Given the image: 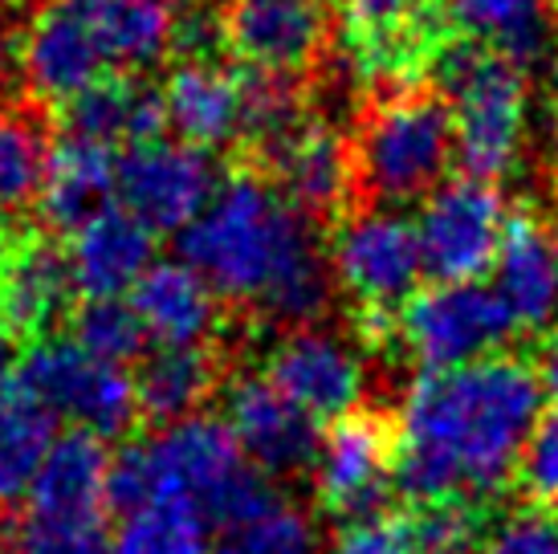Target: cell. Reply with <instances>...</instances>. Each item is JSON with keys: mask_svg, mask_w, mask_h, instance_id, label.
<instances>
[{"mask_svg": "<svg viewBox=\"0 0 558 554\" xmlns=\"http://www.w3.org/2000/svg\"><path fill=\"white\" fill-rule=\"evenodd\" d=\"M265 375L314 420H335L339 424L363 400V359H359V351L347 339L318 330V326L290 330L269 354Z\"/></svg>", "mask_w": 558, "mask_h": 554, "instance_id": "15", "label": "cell"}, {"mask_svg": "<svg viewBox=\"0 0 558 554\" xmlns=\"http://www.w3.org/2000/svg\"><path fill=\"white\" fill-rule=\"evenodd\" d=\"M449 16L465 41L497 49L522 70L550 49L555 29L546 0H449Z\"/></svg>", "mask_w": 558, "mask_h": 554, "instance_id": "27", "label": "cell"}, {"mask_svg": "<svg viewBox=\"0 0 558 554\" xmlns=\"http://www.w3.org/2000/svg\"><path fill=\"white\" fill-rule=\"evenodd\" d=\"M330 554H416L412 522L400 514H379L363 522H347Z\"/></svg>", "mask_w": 558, "mask_h": 554, "instance_id": "37", "label": "cell"}, {"mask_svg": "<svg viewBox=\"0 0 558 554\" xmlns=\"http://www.w3.org/2000/svg\"><path fill=\"white\" fill-rule=\"evenodd\" d=\"M494 290L518 330L558 326V229L538 213H513L494 265Z\"/></svg>", "mask_w": 558, "mask_h": 554, "instance_id": "16", "label": "cell"}, {"mask_svg": "<svg viewBox=\"0 0 558 554\" xmlns=\"http://www.w3.org/2000/svg\"><path fill=\"white\" fill-rule=\"evenodd\" d=\"M538 380H543V392H550L558 404V335L555 339H546L543 359H538Z\"/></svg>", "mask_w": 558, "mask_h": 554, "instance_id": "38", "label": "cell"}, {"mask_svg": "<svg viewBox=\"0 0 558 554\" xmlns=\"http://www.w3.org/2000/svg\"><path fill=\"white\" fill-rule=\"evenodd\" d=\"M433 13L436 0H342V16L355 37L359 58L384 74H403L420 58L433 62L424 46V25L433 21Z\"/></svg>", "mask_w": 558, "mask_h": 554, "instance_id": "26", "label": "cell"}, {"mask_svg": "<svg viewBox=\"0 0 558 554\" xmlns=\"http://www.w3.org/2000/svg\"><path fill=\"white\" fill-rule=\"evenodd\" d=\"M457 131L436 91L384 94L351 143L355 196L363 208H400L449 184Z\"/></svg>", "mask_w": 558, "mask_h": 554, "instance_id": "3", "label": "cell"}, {"mask_svg": "<svg viewBox=\"0 0 558 554\" xmlns=\"http://www.w3.org/2000/svg\"><path fill=\"white\" fill-rule=\"evenodd\" d=\"M119 155L110 147L86 143V138L62 135L49 152L46 188H41V216H46L49 237H74L94 216L114 208L119 184Z\"/></svg>", "mask_w": 558, "mask_h": 554, "instance_id": "20", "label": "cell"}, {"mask_svg": "<svg viewBox=\"0 0 558 554\" xmlns=\"http://www.w3.org/2000/svg\"><path fill=\"white\" fill-rule=\"evenodd\" d=\"M175 249L217 298L248 302L274 323L306 330L330 306V269L314 220L257 168L233 171L213 204L175 237Z\"/></svg>", "mask_w": 558, "mask_h": 554, "instance_id": "2", "label": "cell"}, {"mask_svg": "<svg viewBox=\"0 0 558 554\" xmlns=\"http://www.w3.org/2000/svg\"><path fill=\"white\" fill-rule=\"evenodd\" d=\"M546 131H550V147L558 155V98L550 103V115H546Z\"/></svg>", "mask_w": 558, "mask_h": 554, "instance_id": "41", "label": "cell"}, {"mask_svg": "<svg viewBox=\"0 0 558 554\" xmlns=\"http://www.w3.org/2000/svg\"><path fill=\"white\" fill-rule=\"evenodd\" d=\"M110 478L107 445L90 432L70 429L49 448L46 465L33 485V509L37 514H62V518H86L102 514Z\"/></svg>", "mask_w": 558, "mask_h": 554, "instance_id": "25", "label": "cell"}, {"mask_svg": "<svg viewBox=\"0 0 558 554\" xmlns=\"http://www.w3.org/2000/svg\"><path fill=\"white\" fill-rule=\"evenodd\" d=\"M21 65L37 98L49 103H70L86 86L110 77L102 53L94 46L74 9L65 0H53L25 25L21 37Z\"/></svg>", "mask_w": 558, "mask_h": 554, "instance_id": "18", "label": "cell"}, {"mask_svg": "<svg viewBox=\"0 0 558 554\" xmlns=\"http://www.w3.org/2000/svg\"><path fill=\"white\" fill-rule=\"evenodd\" d=\"M400 342L408 359L424 375L436 371L473 368L485 359H497V351L518 330L506 302L489 286H433L420 290L396 318Z\"/></svg>", "mask_w": 558, "mask_h": 554, "instance_id": "7", "label": "cell"}, {"mask_svg": "<svg viewBox=\"0 0 558 554\" xmlns=\"http://www.w3.org/2000/svg\"><path fill=\"white\" fill-rule=\"evenodd\" d=\"M396 453L400 432L375 412H351L323 436L314 465V490L326 514L342 526L391 514L396 497Z\"/></svg>", "mask_w": 558, "mask_h": 554, "instance_id": "9", "label": "cell"}, {"mask_svg": "<svg viewBox=\"0 0 558 554\" xmlns=\"http://www.w3.org/2000/svg\"><path fill=\"white\" fill-rule=\"evenodd\" d=\"M21 237V232H9V229H0V265H4V257H9V249H13V241Z\"/></svg>", "mask_w": 558, "mask_h": 554, "instance_id": "42", "label": "cell"}, {"mask_svg": "<svg viewBox=\"0 0 558 554\" xmlns=\"http://www.w3.org/2000/svg\"><path fill=\"white\" fill-rule=\"evenodd\" d=\"M436 94L445 98L457 131V164L469 180L497 184L513 171L526 135V70L497 49L457 37L433 49Z\"/></svg>", "mask_w": 558, "mask_h": 554, "instance_id": "4", "label": "cell"}, {"mask_svg": "<svg viewBox=\"0 0 558 554\" xmlns=\"http://www.w3.org/2000/svg\"><path fill=\"white\" fill-rule=\"evenodd\" d=\"M9 354H13V335L0 323V387H4V371H9Z\"/></svg>", "mask_w": 558, "mask_h": 554, "instance_id": "40", "label": "cell"}, {"mask_svg": "<svg viewBox=\"0 0 558 554\" xmlns=\"http://www.w3.org/2000/svg\"><path fill=\"white\" fill-rule=\"evenodd\" d=\"M330 274L342 293L363 310L372 335L391 330V314L420 293L424 257H420L416 220H408L396 208L347 213L330 245Z\"/></svg>", "mask_w": 558, "mask_h": 554, "instance_id": "5", "label": "cell"}, {"mask_svg": "<svg viewBox=\"0 0 558 554\" xmlns=\"http://www.w3.org/2000/svg\"><path fill=\"white\" fill-rule=\"evenodd\" d=\"M78 306L82 290L70 249L49 232H21L0 265V323L13 342L37 347L58 339V326L70 323Z\"/></svg>", "mask_w": 558, "mask_h": 554, "instance_id": "12", "label": "cell"}, {"mask_svg": "<svg viewBox=\"0 0 558 554\" xmlns=\"http://www.w3.org/2000/svg\"><path fill=\"white\" fill-rule=\"evenodd\" d=\"M229 429L262 478L314 473L323 453V432L269 375H245L229 387Z\"/></svg>", "mask_w": 558, "mask_h": 554, "instance_id": "13", "label": "cell"}, {"mask_svg": "<svg viewBox=\"0 0 558 554\" xmlns=\"http://www.w3.org/2000/svg\"><path fill=\"white\" fill-rule=\"evenodd\" d=\"M555 82H558V49H555Z\"/></svg>", "mask_w": 558, "mask_h": 554, "instance_id": "43", "label": "cell"}, {"mask_svg": "<svg viewBox=\"0 0 558 554\" xmlns=\"http://www.w3.org/2000/svg\"><path fill=\"white\" fill-rule=\"evenodd\" d=\"M481 554H558V514L522 509L489 530Z\"/></svg>", "mask_w": 558, "mask_h": 554, "instance_id": "36", "label": "cell"}, {"mask_svg": "<svg viewBox=\"0 0 558 554\" xmlns=\"http://www.w3.org/2000/svg\"><path fill=\"white\" fill-rule=\"evenodd\" d=\"M506 225L510 213L497 184H481L469 176L440 184L416 216L424 274L436 277V286L477 281L497 265Z\"/></svg>", "mask_w": 558, "mask_h": 554, "instance_id": "8", "label": "cell"}, {"mask_svg": "<svg viewBox=\"0 0 558 554\" xmlns=\"http://www.w3.org/2000/svg\"><path fill=\"white\" fill-rule=\"evenodd\" d=\"M416 554H473L481 546V506L449 502L408 514Z\"/></svg>", "mask_w": 558, "mask_h": 554, "instance_id": "34", "label": "cell"}, {"mask_svg": "<svg viewBox=\"0 0 558 554\" xmlns=\"http://www.w3.org/2000/svg\"><path fill=\"white\" fill-rule=\"evenodd\" d=\"M213 554H323V542L306 509L274 497L257 514L225 526L213 542Z\"/></svg>", "mask_w": 558, "mask_h": 554, "instance_id": "31", "label": "cell"}, {"mask_svg": "<svg viewBox=\"0 0 558 554\" xmlns=\"http://www.w3.org/2000/svg\"><path fill=\"white\" fill-rule=\"evenodd\" d=\"M13 387L25 392L53 420L62 416L78 432L98 441L123 436L140 420L135 380L123 368H110L86 354L74 339H46L25 347L13 368Z\"/></svg>", "mask_w": 558, "mask_h": 554, "instance_id": "6", "label": "cell"}, {"mask_svg": "<svg viewBox=\"0 0 558 554\" xmlns=\"http://www.w3.org/2000/svg\"><path fill=\"white\" fill-rule=\"evenodd\" d=\"M131 306L159 347H213L217 339V293L184 262L151 265L131 290Z\"/></svg>", "mask_w": 558, "mask_h": 554, "instance_id": "21", "label": "cell"}, {"mask_svg": "<svg viewBox=\"0 0 558 554\" xmlns=\"http://www.w3.org/2000/svg\"><path fill=\"white\" fill-rule=\"evenodd\" d=\"M168 123L180 143L196 152H217L241 143V77L217 62H184L163 82Z\"/></svg>", "mask_w": 558, "mask_h": 554, "instance_id": "23", "label": "cell"}, {"mask_svg": "<svg viewBox=\"0 0 558 554\" xmlns=\"http://www.w3.org/2000/svg\"><path fill=\"white\" fill-rule=\"evenodd\" d=\"M114 184H119V208L140 216L159 237V232H184L213 204L217 171L208 152L171 138H151L119 155Z\"/></svg>", "mask_w": 558, "mask_h": 554, "instance_id": "10", "label": "cell"}, {"mask_svg": "<svg viewBox=\"0 0 558 554\" xmlns=\"http://www.w3.org/2000/svg\"><path fill=\"white\" fill-rule=\"evenodd\" d=\"M513 481H518V493L530 502V509L558 514V408L543 412V420L534 424Z\"/></svg>", "mask_w": 558, "mask_h": 554, "instance_id": "35", "label": "cell"}, {"mask_svg": "<svg viewBox=\"0 0 558 554\" xmlns=\"http://www.w3.org/2000/svg\"><path fill=\"white\" fill-rule=\"evenodd\" d=\"M110 546L114 554H213V522L196 502L171 497L126 514Z\"/></svg>", "mask_w": 558, "mask_h": 554, "instance_id": "30", "label": "cell"}, {"mask_svg": "<svg viewBox=\"0 0 558 554\" xmlns=\"http://www.w3.org/2000/svg\"><path fill=\"white\" fill-rule=\"evenodd\" d=\"M70 265L82 298H123L135 290L156 257V232L126 208H107L70 237Z\"/></svg>", "mask_w": 558, "mask_h": 554, "instance_id": "19", "label": "cell"}, {"mask_svg": "<svg viewBox=\"0 0 558 554\" xmlns=\"http://www.w3.org/2000/svg\"><path fill=\"white\" fill-rule=\"evenodd\" d=\"M257 171L314 225L339 216L355 196L351 143L318 119H306L278 147L257 155Z\"/></svg>", "mask_w": 558, "mask_h": 554, "instance_id": "14", "label": "cell"}, {"mask_svg": "<svg viewBox=\"0 0 558 554\" xmlns=\"http://www.w3.org/2000/svg\"><path fill=\"white\" fill-rule=\"evenodd\" d=\"M0 554H114V546H110V530L102 522V514L62 518V514L29 509L25 518L4 526Z\"/></svg>", "mask_w": 558, "mask_h": 554, "instance_id": "33", "label": "cell"}, {"mask_svg": "<svg viewBox=\"0 0 558 554\" xmlns=\"http://www.w3.org/2000/svg\"><path fill=\"white\" fill-rule=\"evenodd\" d=\"M78 16L110 74L140 77L159 62L175 37V4L180 0H65Z\"/></svg>", "mask_w": 558, "mask_h": 554, "instance_id": "22", "label": "cell"}, {"mask_svg": "<svg viewBox=\"0 0 558 554\" xmlns=\"http://www.w3.org/2000/svg\"><path fill=\"white\" fill-rule=\"evenodd\" d=\"M49 152L46 123L29 107H0V220L41 208Z\"/></svg>", "mask_w": 558, "mask_h": 554, "instance_id": "29", "label": "cell"}, {"mask_svg": "<svg viewBox=\"0 0 558 554\" xmlns=\"http://www.w3.org/2000/svg\"><path fill=\"white\" fill-rule=\"evenodd\" d=\"M70 339L110 368H126V363L143 359L147 330H143L135 306L123 298H82V306L70 318Z\"/></svg>", "mask_w": 558, "mask_h": 554, "instance_id": "32", "label": "cell"}, {"mask_svg": "<svg viewBox=\"0 0 558 554\" xmlns=\"http://www.w3.org/2000/svg\"><path fill=\"white\" fill-rule=\"evenodd\" d=\"M58 123H62V135L86 138L110 152L163 138V131L171 127L163 91L151 86L147 77L131 74H110L74 94L70 103L58 107Z\"/></svg>", "mask_w": 558, "mask_h": 554, "instance_id": "17", "label": "cell"}, {"mask_svg": "<svg viewBox=\"0 0 558 554\" xmlns=\"http://www.w3.org/2000/svg\"><path fill=\"white\" fill-rule=\"evenodd\" d=\"M225 49L245 70L298 77L326 53V0H220Z\"/></svg>", "mask_w": 558, "mask_h": 554, "instance_id": "11", "label": "cell"}, {"mask_svg": "<svg viewBox=\"0 0 558 554\" xmlns=\"http://www.w3.org/2000/svg\"><path fill=\"white\" fill-rule=\"evenodd\" d=\"M53 441V416L9 380L0 387V506L29 497Z\"/></svg>", "mask_w": 558, "mask_h": 554, "instance_id": "28", "label": "cell"}, {"mask_svg": "<svg viewBox=\"0 0 558 554\" xmlns=\"http://www.w3.org/2000/svg\"><path fill=\"white\" fill-rule=\"evenodd\" d=\"M220 384L217 347H159L143 354L135 371V400L140 420L156 424L159 432L201 416L208 396Z\"/></svg>", "mask_w": 558, "mask_h": 554, "instance_id": "24", "label": "cell"}, {"mask_svg": "<svg viewBox=\"0 0 558 554\" xmlns=\"http://www.w3.org/2000/svg\"><path fill=\"white\" fill-rule=\"evenodd\" d=\"M13 53H16V33H13V25L0 16V82H4L9 65H13Z\"/></svg>", "mask_w": 558, "mask_h": 554, "instance_id": "39", "label": "cell"}, {"mask_svg": "<svg viewBox=\"0 0 558 554\" xmlns=\"http://www.w3.org/2000/svg\"><path fill=\"white\" fill-rule=\"evenodd\" d=\"M538 420L543 380L513 354L420 375L400 412L396 493L412 509L481 506L518 473Z\"/></svg>", "mask_w": 558, "mask_h": 554, "instance_id": "1", "label": "cell"}]
</instances>
